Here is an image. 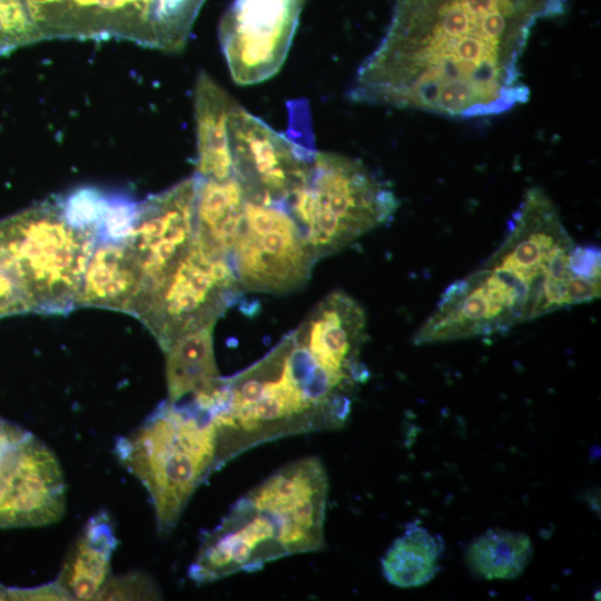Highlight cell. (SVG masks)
<instances>
[{
	"label": "cell",
	"instance_id": "obj_16",
	"mask_svg": "<svg viewBox=\"0 0 601 601\" xmlns=\"http://www.w3.org/2000/svg\"><path fill=\"white\" fill-rule=\"evenodd\" d=\"M237 105L208 73L199 72L194 89L196 176L215 180L234 176L229 120Z\"/></svg>",
	"mask_w": 601,
	"mask_h": 601
},
{
	"label": "cell",
	"instance_id": "obj_15",
	"mask_svg": "<svg viewBox=\"0 0 601 601\" xmlns=\"http://www.w3.org/2000/svg\"><path fill=\"white\" fill-rule=\"evenodd\" d=\"M150 298L138 264L125 242H97L88 260L77 308L93 306L138 317Z\"/></svg>",
	"mask_w": 601,
	"mask_h": 601
},
{
	"label": "cell",
	"instance_id": "obj_4",
	"mask_svg": "<svg viewBox=\"0 0 601 601\" xmlns=\"http://www.w3.org/2000/svg\"><path fill=\"white\" fill-rule=\"evenodd\" d=\"M115 451L147 490L158 531L168 533L195 491L216 472V428L209 411L194 400H166L120 436Z\"/></svg>",
	"mask_w": 601,
	"mask_h": 601
},
{
	"label": "cell",
	"instance_id": "obj_1",
	"mask_svg": "<svg viewBox=\"0 0 601 601\" xmlns=\"http://www.w3.org/2000/svg\"><path fill=\"white\" fill-rule=\"evenodd\" d=\"M597 246L577 245L551 198L526 190L499 247L453 282L413 336L415 345L505 334L515 325L600 297Z\"/></svg>",
	"mask_w": 601,
	"mask_h": 601
},
{
	"label": "cell",
	"instance_id": "obj_24",
	"mask_svg": "<svg viewBox=\"0 0 601 601\" xmlns=\"http://www.w3.org/2000/svg\"><path fill=\"white\" fill-rule=\"evenodd\" d=\"M139 203L121 195H109L97 231L98 242H125L136 223Z\"/></svg>",
	"mask_w": 601,
	"mask_h": 601
},
{
	"label": "cell",
	"instance_id": "obj_26",
	"mask_svg": "<svg viewBox=\"0 0 601 601\" xmlns=\"http://www.w3.org/2000/svg\"><path fill=\"white\" fill-rule=\"evenodd\" d=\"M30 312L20 285L0 260V317Z\"/></svg>",
	"mask_w": 601,
	"mask_h": 601
},
{
	"label": "cell",
	"instance_id": "obj_18",
	"mask_svg": "<svg viewBox=\"0 0 601 601\" xmlns=\"http://www.w3.org/2000/svg\"><path fill=\"white\" fill-rule=\"evenodd\" d=\"M196 178L197 239L229 257L246 199L244 188L235 176L224 180Z\"/></svg>",
	"mask_w": 601,
	"mask_h": 601
},
{
	"label": "cell",
	"instance_id": "obj_13",
	"mask_svg": "<svg viewBox=\"0 0 601 601\" xmlns=\"http://www.w3.org/2000/svg\"><path fill=\"white\" fill-rule=\"evenodd\" d=\"M196 191L194 175L139 203L136 223L125 243L150 298L196 238Z\"/></svg>",
	"mask_w": 601,
	"mask_h": 601
},
{
	"label": "cell",
	"instance_id": "obj_17",
	"mask_svg": "<svg viewBox=\"0 0 601 601\" xmlns=\"http://www.w3.org/2000/svg\"><path fill=\"white\" fill-rule=\"evenodd\" d=\"M118 544L110 516L100 511L78 534L55 581L67 600H89L109 578L112 553Z\"/></svg>",
	"mask_w": 601,
	"mask_h": 601
},
{
	"label": "cell",
	"instance_id": "obj_14",
	"mask_svg": "<svg viewBox=\"0 0 601 601\" xmlns=\"http://www.w3.org/2000/svg\"><path fill=\"white\" fill-rule=\"evenodd\" d=\"M293 333L335 376L354 385L368 377L367 368L359 361L366 337V314L345 292L328 294Z\"/></svg>",
	"mask_w": 601,
	"mask_h": 601
},
{
	"label": "cell",
	"instance_id": "obj_27",
	"mask_svg": "<svg viewBox=\"0 0 601 601\" xmlns=\"http://www.w3.org/2000/svg\"><path fill=\"white\" fill-rule=\"evenodd\" d=\"M27 599L29 600L28 589H10L0 585V599Z\"/></svg>",
	"mask_w": 601,
	"mask_h": 601
},
{
	"label": "cell",
	"instance_id": "obj_3",
	"mask_svg": "<svg viewBox=\"0 0 601 601\" xmlns=\"http://www.w3.org/2000/svg\"><path fill=\"white\" fill-rule=\"evenodd\" d=\"M328 481L319 459L289 463L242 496L214 529L203 534L189 578L207 583L268 562L319 550Z\"/></svg>",
	"mask_w": 601,
	"mask_h": 601
},
{
	"label": "cell",
	"instance_id": "obj_7",
	"mask_svg": "<svg viewBox=\"0 0 601 601\" xmlns=\"http://www.w3.org/2000/svg\"><path fill=\"white\" fill-rule=\"evenodd\" d=\"M46 39L134 41L181 51L206 0H23Z\"/></svg>",
	"mask_w": 601,
	"mask_h": 601
},
{
	"label": "cell",
	"instance_id": "obj_8",
	"mask_svg": "<svg viewBox=\"0 0 601 601\" xmlns=\"http://www.w3.org/2000/svg\"><path fill=\"white\" fill-rule=\"evenodd\" d=\"M290 127L272 128L239 104L229 120L234 176L246 198L283 201L302 185L317 149L307 102L293 101Z\"/></svg>",
	"mask_w": 601,
	"mask_h": 601
},
{
	"label": "cell",
	"instance_id": "obj_20",
	"mask_svg": "<svg viewBox=\"0 0 601 601\" xmlns=\"http://www.w3.org/2000/svg\"><path fill=\"white\" fill-rule=\"evenodd\" d=\"M444 541L420 525L418 521L406 524L382 559L384 578L398 588H416L432 581L441 570Z\"/></svg>",
	"mask_w": 601,
	"mask_h": 601
},
{
	"label": "cell",
	"instance_id": "obj_22",
	"mask_svg": "<svg viewBox=\"0 0 601 601\" xmlns=\"http://www.w3.org/2000/svg\"><path fill=\"white\" fill-rule=\"evenodd\" d=\"M41 40L23 0H0V56Z\"/></svg>",
	"mask_w": 601,
	"mask_h": 601
},
{
	"label": "cell",
	"instance_id": "obj_11",
	"mask_svg": "<svg viewBox=\"0 0 601 601\" xmlns=\"http://www.w3.org/2000/svg\"><path fill=\"white\" fill-rule=\"evenodd\" d=\"M66 484L53 452L28 430L0 417V528L60 520Z\"/></svg>",
	"mask_w": 601,
	"mask_h": 601
},
{
	"label": "cell",
	"instance_id": "obj_19",
	"mask_svg": "<svg viewBox=\"0 0 601 601\" xmlns=\"http://www.w3.org/2000/svg\"><path fill=\"white\" fill-rule=\"evenodd\" d=\"M213 328L203 327L176 338L166 351L168 401L180 402L211 391L219 380Z\"/></svg>",
	"mask_w": 601,
	"mask_h": 601
},
{
	"label": "cell",
	"instance_id": "obj_25",
	"mask_svg": "<svg viewBox=\"0 0 601 601\" xmlns=\"http://www.w3.org/2000/svg\"><path fill=\"white\" fill-rule=\"evenodd\" d=\"M155 584L139 573L111 579L108 578L96 599H156Z\"/></svg>",
	"mask_w": 601,
	"mask_h": 601
},
{
	"label": "cell",
	"instance_id": "obj_6",
	"mask_svg": "<svg viewBox=\"0 0 601 601\" xmlns=\"http://www.w3.org/2000/svg\"><path fill=\"white\" fill-rule=\"evenodd\" d=\"M98 242L70 225L57 200H43L0 220V260L18 280L30 312L77 308L82 277Z\"/></svg>",
	"mask_w": 601,
	"mask_h": 601
},
{
	"label": "cell",
	"instance_id": "obj_21",
	"mask_svg": "<svg viewBox=\"0 0 601 601\" xmlns=\"http://www.w3.org/2000/svg\"><path fill=\"white\" fill-rule=\"evenodd\" d=\"M533 555L529 535L520 531L491 529L475 538L465 550V563L485 580L518 578Z\"/></svg>",
	"mask_w": 601,
	"mask_h": 601
},
{
	"label": "cell",
	"instance_id": "obj_5",
	"mask_svg": "<svg viewBox=\"0 0 601 601\" xmlns=\"http://www.w3.org/2000/svg\"><path fill=\"white\" fill-rule=\"evenodd\" d=\"M285 204L318 262L390 221L400 203L390 181L361 159L317 150Z\"/></svg>",
	"mask_w": 601,
	"mask_h": 601
},
{
	"label": "cell",
	"instance_id": "obj_12",
	"mask_svg": "<svg viewBox=\"0 0 601 601\" xmlns=\"http://www.w3.org/2000/svg\"><path fill=\"white\" fill-rule=\"evenodd\" d=\"M306 0H234L223 13L218 39L233 81L262 83L283 67Z\"/></svg>",
	"mask_w": 601,
	"mask_h": 601
},
{
	"label": "cell",
	"instance_id": "obj_10",
	"mask_svg": "<svg viewBox=\"0 0 601 601\" xmlns=\"http://www.w3.org/2000/svg\"><path fill=\"white\" fill-rule=\"evenodd\" d=\"M229 259L244 292L272 294L299 289L317 263L285 203L248 198Z\"/></svg>",
	"mask_w": 601,
	"mask_h": 601
},
{
	"label": "cell",
	"instance_id": "obj_9",
	"mask_svg": "<svg viewBox=\"0 0 601 601\" xmlns=\"http://www.w3.org/2000/svg\"><path fill=\"white\" fill-rule=\"evenodd\" d=\"M228 256L197 236L137 317L162 351L179 336L216 321L243 295Z\"/></svg>",
	"mask_w": 601,
	"mask_h": 601
},
{
	"label": "cell",
	"instance_id": "obj_2",
	"mask_svg": "<svg viewBox=\"0 0 601 601\" xmlns=\"http://www.w3.org/2000/svg\"><path fill=\"white\" fill-rule=\"evenodd\" d=\"M355 386L325 370L289 333L260 359L219 377L194 400L216 428V472L243 452L279 437L342 427Z\"/></svg>",
	"mask_w": 601,
	"mask_h": 601
},
{
	"label": "cell",
	"instance_id": "obj_23",
	"mask_svg": "<svg viewBox=\"0 0 601 601\" xmlns=\"http://www.w3.org/2000/svg\"><path fill=\"white\" fill-rule=\"evenodd\" d=\"M108 199L109 195L93 187H82L56 200L70 225L97 235Z\"/></svg>",
	"mask_w": 601,
	"mask_h": 601
}]
</instances>
